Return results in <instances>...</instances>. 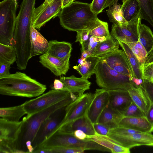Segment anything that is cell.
<instances>
[{"instance_id":"cell-20","label":"cell","mask_w":153,"mask_h":153,"mask_svg":"<svg viewBox=\"0 0 153 153\" xmlns=\"http://www.w3.org/2000/svg\"><path fill=\"white\" fill-rule=\"evenodd\" d=\"M119 125L142 133H151L153 131V126L146 117H132L123 116Z\"/></svg>"},{"instance_id":"cell-19","label":"cell","mask_w":153,"mask_h":153,"mask_svg":"<svg viewBox=\"0 0 153 153\" xmlns=\"http://www.w3.org/2000/svg\"><path fill=\"white\" fill-rule=\"evenodd\" d=\"M64 85V88L71 93L81 95L90 89L91 84L88 79L82 77L78 78L72 75L69 77L60 76L59 79Z\"/></svg>"},{"instance_id":"cell-21","label":"cell","mask_w":153,"mask_h":153,"mask_svg":"<svg viewBox=\"0 0 153 153\" xmlns=\"http://www.w3.org/2000/svg\"><path fill=\"white\" fill-rule=\"evenodd\" d=\"M49 46V42L32 26L31 30V52L30 58L45 53Z\"/></svg>"},{"instance_id":"cell-22","label":"cell","mask_w":153,"mask_h":153,"mask_svg":"<svg viewBox=\"0 0 153 153\" xmlns=\"http://www.w3.org/2000/svg\"><path fill=\"white\" fill-rule=\"evenodd\" d=\"M128 91L132 100L146 116L152 102L143 88L141 85L132 88Z\"/></svg>"},{"instance_id":"cell-46","label":"cell","mask_w":153,"mask_h":153,"mask_svg":"<svg viewBox=\"0 0 153 153\" xmlns=\"http://www.w3.org/2000/svg\"><path fill=\"white\" fill-rule=\"evenodd\" d=\"M72 135L77 138L82 140H85L88 137V135L85 132L80 130L74 131Z\"/></svg>"},{"instance_id":"cell-32","label":"cell","mask_w":153,"mask_h":153,"mask_svg":"<svg viewBox=\"0 0 153 153\" xmlns=\"http://www.w3.org/2000/svg\"><path fill=\"white\" fill-rule=\"evenodd\" d=\"M121 10L123 15L126 21L128 22L140 10V7L137 0H122Z\"/></svg>"},{"instance_id":"cell-31","label":"cell","mask_w":153,"mask_h":153,"mask_svg":"<svg viewBox=\"0 0 153 153\" xmlns=\"http://www.w3.org/2000/svg\"><path fill=\"white\" fill-rule=\"evenodd\" d=\"M121 7V5L116 2L106 10L109 20L114 25H121L128 22L123 16Z\"/></svg>"},{"instance_id":"cell-24","label":"cell","mask_w":153,"mask_h":153,"mask_svg":"<svg viewBox=\"0 0 153 153\" xmlns=\"http://www.w3.org/2000/svg\"><path fill=\"white\" fill-rule=\"evenodd\" d=\"M49 42V48L46 52L62 59L71 56L72 48L70 43L55 40L50 41Z\"/></svg>"},{"instance_id":"cell-11","label":"cell","mask_w":153,"mask_h":153,"mask_svg":"<svg viewBox=\"0 0 153 153\" xmlns=\"http://www.w3.org/2000/svg\"><path fill=\"white\" fill-rule=\"evenodd\" d=\"M142 19V14L140 9L127 23L121 25L113 24L111 36L117 40L124 42L138 41V29Z\"/></svg>"},{"instance_id":"cell-34","label":"cell","mask_w":153,"mask_h":153,"mask_svg":"<svg viewBox=\"0 0 153 153\" xmlns=\"http://www.w3.org/2000/svg\"><path fill=\"white\" fill-rule=\"evenodd\" d=\"M142 14V19L149 22L153 28V1L137 0Z\"/></svg>"},{"instance_id":"cell-37","label":"cell","mask_w":153,"mask_h":153,"mask_svg":"<svg viewBox=\"0 0 153 153\" xmlns=\"http://www.w3.org/2000/svg\"><path fill=\"white\" fill-rule=\"evenodd\" d=\"M124 43L128 45L141 65L142 64L148 55L144 46L139 41L135 42Z\"/></svg>"},{"instance_id":"cell-47","label":"cell","mask_w":153,"mask_h":153,"mask_svg":"<svg viewBox=\"0 0 153 153\" xmlns=\"http://www.w3.org/2000/svg\"><path fill=\"white\" fill-rule=\"evenodd\" d=\"M146 117L153 126V102H152L146 115Z\"/></svg>"},{"instance_id":"cell-38","label":"cell","mask_w":153,"mask_h":153,"mask_svg":"<svg viewBox=\"0 0 153 153\" xmlns=\"http://www.w3.org/2000/svg\"><path fill=\"white\" fill-rule=\"evenodd\" d=\"M123 114L124 117H146L140 109L132 101Z\"/></svg>"},{"instance_id":"cell-29","label":"cell","mask_w":153,"mask_h":153,"mask_svg":"<svg viewBox=\"0 0 153 153\" xmlns=\"http://www.w3.org/2000/svg\"><path fill=\"white\" fill-rule=\"evenodd\" d=\"M139 41L145 48L148 55L153 51V33L150 28L140 23L138 29Z\"/></svg>"},{"instance_id":"cell-30","label":"cell","mask_w":153,"mask_h":153,"mask_svg":"<svg viewBox=\"0 0 153 153\" xmlns=\"http://www.w3.org/2000/svg\"><path fill=\"white\" fill-rule=\"evenodd\" d=\"M117 40L120 45L127 56L133 72L134 76L137 79H142L141 64L128 45L124 42Z\"/></svg>"},{"instance_id":"cell-7","label":"cell","mask_w":153,"mask_h":153,"mask_svg":"<svg viewBox=\"0 0 153 153\" xmlns=\"http://www.w3.org/2000/svg\"><path fill=\"white\" fill-rule=\"evenodd\" d=\"M67 89H54L24 103L27 115H30L51 106L65 99L70 94Z\"/></svg>"},{"instance_id":"cell-35","label":"cell","mask_w":153,"mask_h":153,"mask_svg":"<svg viewBox=\"0 0 153 153\" xmlns=\"http://www.w3.org/2000/svg\"><path fill=\"white\" fill-rule=\"evenodd\" d=\"M141 69L142 79L153 81V51L141 65Z\"/></svg>"},{"instance_id":"cell-53","label":"cell","mask_w":153,"mask_h":153,"mask_svg":"<svg viewBox=\"0 0 153 153\" xmlns=\"http://www.w3.org/2000/svg\"><path fill=\"white\" fill-rule=\"evenodd\" d=\"M89 55L86 51L85 50L82 51L81 58L86 59L88 58Z\"/></svg>"},{"instance_id":"cell-49","label":"cell","mask_w":153,"mask_h":153,"mask_svg":"<svg viewBox=\"0 0 153 153\" xmlns=\"http://www.w3.org/2000/svg\"><path fill=\"white\" fill-rule=\"evenodd\" d=\"M32 142L30 140H27L26 142L25 146L26 148L29 153H33L34 148L33 146Z\"/></svg>"},{"instance_id":"cell-2","label":"cell","mask_w":153,"mask_h":153,"mask_svg":"<svg viewBox=\"0 0 153 153\" xmlns=\"http://www.w3.org/2000/svg\"><path fill=\"white\" fill-rule=\"evenodd\" d=\"M47 89L45 85L20 71L0 77V94L28 98L38 97Z\"/></svg>"},{"instance_id":"cell-5","label":"cell","mask_w":153,"mask_h":153,"mask_svg":"<svg viewBox=\"0 0 153 153\" xmlns=\"http://www.w3.org/2000/svg\"><path fill=\"white\" fill-rule=\"evenodd\" d=\"M68 147L86 150H96L111 152L108 149L93 140L79 139L74 136L57 131L38 147V149H51Z\"/></svg>"},{"instance_id":"cell-25","label":"cell","mask_w":153,"mask_h":153,"mask_svg":"<svg viewBox=\"0 0 153 153\" xmlns=\"http://www.w3.org/2000/svg\"><path fill=\"white\" fill-rule=\"evenodd\" d=\"M86 139L93 140L109 149L112 153H129L130 149L124 147L113 141L106 136L96 133L93 136H88Z\"/></svg>"},{"instance_id":"cell-9","label":"cell","mask_w":153,"mask_h":153,"mask_svg":"<svg viewBox=\"0 0 153 153\" xmlns=\"http://www.w3.org/2000/svg\"><path fill=\"white\" fill-rule=\"evenodd\" d=\"M66 107L55 111L42 123L32 143L34 149L58 129L65 116Z\"/></svg>"},{"instance_id":"cell-26","label":"cell","mask_w":153,"mask_h":153,"mask_svg":"<svg viewBox=\"0 0 153 153\" xmlns=\"http://www.w3.org/2000/svg\"><path fill=\"white\" fill-rule=\"evenodd\" d=\"M27 114L24 103L16 106L0 108V118L9 121L19 122L20 118Z\"/></svg>"},{"instance_id":"cell-13","label":"cell","mask_w":153,"mask_h":153,"mask_svg":"<svg viewBox=\"0 0 153 153\" xmlns=\"http://www.w3.org/2000/svg\"><path fill=\"white\" fill-rule=\"evenodd\" d=\"M100 56L110 68L128 76L132 81L134 77L133 72L127 56L123 50L118 49Z\"/></svg>"},{"instance_id":"cell-42","label":"cell","mask_w":153,"mask_h":153,"mask_svg":"<svg viewBox=\"0 0 153 153\" xmlns=\"http://www.w3.org/2000/svg\"><path fill=\"white\" fill-rule=\"evenodd\" d=\"M52 153H82L85 151L84 150L68 147H61L50 149Z\"/></svg>"},{"instance_id":"cell-8","label":"cell","mask_w":153,"mask_h":153,"mask_svg":"<svg viewBox=\"0 0 153 153\" xmlns=\"http://www.w3.org/2000/svg\"><path fill=\"white\" fill-rule=\"evenodd\" d=\"M22 120L13 122L0 118V153H15Z\"/></svg>"},{"instance_id":"cell-27","label":"cell","mask_w":153,"mask_h":153,"mask_svg":"<svg viewBox=\"0 0 153 153\" xmlns=\"http://www.w3.org/2000/svg\"><path fill=\"white\" fill-rule=\"evenodd\" d=\"M118 41L111 35L105 40L99 42L89 57L100 56L110 52L119 49Z\"/></svg>"},{"instance_id":"cell-3","label":"cell","mask_w":153,"mask_h":153,"mask_svg":"<svg viewBox=\"0 0 153 153\" xmlns=\"http://www.w3.org/2000/svg\"><path fill=\"white\" fill-rule=\"evenodd\" d=\"M91 9V4L74 1L62 8L58 16L61 25L69 31L88 29L98 18Z\"/></svg>"},{"instance_id":"cell-50","label":"cell","mask_w":153,"mask_h":153,"mask_svg":"<svg viewBox=\"0 0 153 153\" xmlns=\"http://www.w3.org/2000/svg\"><path fill=\"white\" fill-rule=\"evenodd\" d=\"M132 81L135 86L137 87L140 86L142 84L143 80L142 79H137L134 77L133 78Z\"/></svg>"},{"instance_id":"cell-1","label":"cell","mask_w":153,"mask_h":153,"mask_svg":"<svg viewBox=\"0 0 153 153\" xmlns=\"http://www.w3.org/2000/svg\"><path fill=\"white\" fill-rule=\"evenodd\" d=\"M77 95L70 93L64 99L48 108L23 118L20 132L16 145V153H29L26 142H33L42 123L56 110L67 106L77 97Z\"/></svg>"},{"instance_id":"cell-15","label":"cell","mask_w":153,"mask_h":153,"mask_svg":"<svg viewBox=\"0 0 153 153\" xmlns=\"http://www.w3.org/2000/svg\"><path fill=\"white\" fill-rule=\"evenodd\" d=\"M109 95L108 90L102 88L96 89L93 94L86 115L93 124L97 122L101 114L108 105Z\"/></svg>"},{"instance_id":"cell-40","label":"cell","mask_w":153,"mask_h":153,"mask_svg":"<svg viewBox=\"0 0 153 153\" xmlns=\"http://www.w3.org/2000/svg\"><path fill=\"white\" fill-rule=\"evenodd\" d=\"M77 32L75 42H79L81 45L82 51L85 50V45L89 38V32L88 29H83Z\"/></svg>"},{"instance_id":"cell-17","label":"cell","mask_w":153,"mask_h":153,"mask_svg":"<svg viewBox=\"0 0 153 153\" xmlns=\"http://www.w3.org/2000/svg\"><path fill=\"white\" fill-rule=\"evenodd\" d=\"M77 130L82 131L88 136L96 134L93 124L86 114L65 123L60 127L56 131L72 135L73 132Z\"/></svg>"},{"instance_id":"cell-44","label":"cell","mask_w":153,"mask_h":153,"mask_svg":"<svg viewBox=\"0 0 153 153\" xmlns=\"http://www.w3.org/2000/svg\"><path fill=\"white\" fill-rule=\"evenodd\" d=\"M96 133L104 136H107L111 129L106 125L100 123H97L93 124Z\"/></svg>"},{"instance_id":"cell-6","label":"cell","mask_w":153,"mask_h":153,"mask_svg":"<svg viewBox=\"0 0 153 153\" xmlns=\"http://www.w3.org/2000/svg\"><path fill=\"white\" fill-rule=\"evenodd\" d=\"M17 7V1L14 0L0 3V43L12 45Z\"/></svg>"},{"instance_id":"cell-28","label":"cell","mask_w":153,"mask_h":153,"mask_svg":"<svg viewBox=\"0 0 153 153\" xmlns=\"http://www.w3.org/2000/svg\"><path fill=\"white\" fill-rule=\"evenodd\" d=\"M102 59L100 56H90L86 59L85 63L84 65H78L74 66L73 68L79 72L81 77L88 79L91 77L92 75L95 74L96 66Z\"/></svg>"},{"instance_id":"cell-45","label":"cell","mask_w":153,"mask_h":153,"mask_svg":"<svg viewBox=\"0 0 153 153\" xmlns=\"http://www.w3.org/2000/svg\"><path fill=\"white\" fill-rule=\"evenodd\" d=\"M12 64L2 59H0V77L10 74V70Z\"/></svg>"},{"instance_id":"cell-14","label":"cell","mask_w":153,"mask_h":153,"mask_svg":"<svg viewBox=\"0 0 153 153\" xmlns=\"http://www.w3.org/2000/svg\"><path fill=\"white\" fill-rule=\"evenodd\" d=\"M93 94L88 93L78 96L75 100L66 106L65 116L59 128L67 123L86 114Z\"/></svg>"},{"instance_id":"cell-39","label":"cell","mask_w":153,"mask_h":153,"mask_svg":"<svg viewBox=\"0 0 153 153\" xmlns=\"http://www.w3.org/2000/svg\"><path fill=\"white\" fill-rule=\"evenodd\" d=\"M91 36L85 46V50L88 52L89 55V56L91 54L99 42L106 39L105 38H99L93 36Z\"/></svg>"},{"instance_id":"cell-48","label":"cell","mask_w":153,"mask_h":153,"mask_svg":"<svg viewBox=\"0 0 153 153\" xmlns=\"http://www.w3.org/2000/svg\"><path fill=\"white\" fill-rule=\"evenodd\" d=\"M64 87V84L60 79H56L54 80L53 89L61 90L63 89Z\"/></svg>"},{"instance_id":"cell-54","label":"cell","mask_w":153,"mask_h":153,"mask_svg":"<svg viewBox=\"0 0 153 153\" xmlns=\"http://www.w3.org/2000/svg\"><path fill=\"white\" fill-rule=\"evenodd\" d=\"M53 0H45V1L48 4L50 3Z\"/></svg>"},{"instance_id":"cell-51","label":"cell","mask_w":153,"mask_h":153,"mask_svg":"<svg viewBox=\"0 0 153 153\" xmlns=\"http://www.w3.org/2000/svg\"><path fill=\"white\" fill-rule=\"evenodd\" d=\"M118 0H107L104 6V9L108 7H110L116 2H118Z\"/></svg>"},{"instance_id":"cell-12","label":"cell","mask_w":153,"mask_h":153,"mask_svg":"<svg viewBox=\"0 0 153 153\" xmlns=\"http://www.w3.org/2000/svg\"><path fill=\"white\" fill-rule=\"evenodd\" d=\"M62 0H53L50 4L45 2L35 8L33 13L32 26L39 30L52 18L58 16L62 8Z\"/></svg>"},{"instance_id":"cell-52","label":"cell","mask_w":153,"mask_h":153,"mask_svg":"<svg viewBox=\"0 0 153 153\" xmlns=\"http://www.w3.org/2000/svg\"><path fill=\"white\" fill-rule=\"evenodd\" d=\"M74 0H62V8L67 6L72 3Z\"/></svg>"},{"instance_id":"cell-18","label":"cell","mask_w":153,"mask_h":153,"mask_svg":"<svg viewBox=\"0 0 153 153\" xmlns=\"http://www.w3.org/2000/svg\"><path fill=\"white\" fill-rule=\"evenodd\" d=\"M108 91V105L113 109L123 114L132 101L128 91L116 90Z\"/></svg>"},{"instance_id":"cell-33","label":"cell","mask_w":153,"mask_h":153,"mask_svg":"<svg viewBox=\"0 0 153 153\" xmlns=\"http://www.w3.org/2000/svg\"><path fill=\"white\" fill-rule=\"evenodd\" d=\"M88 29L90 35L97 37L107 38L111 35L108 23L100 20L98 18Z\"/></svg>"},{"instance_id":"cell-56","label":"cell","mask_w":153,"mask_h":153,"mask_svg":"<svg viewBox=\"0 0 153 153\" xmlns=\"http://www.w3.org/2000/svg\"><path fill=\"white\" fill-rule=\"evenodd\" d=\"M152 1H153V0H152Z\"/></svg>"},{"instance_id":"cell-16","label":"cell","mask_w":153,"mask_h":153,"mask_svg":"<svg viewBox=\"0 0 153 153\" xmlns=\"http://www.w3.org/2000/svg\"><path fill=\"white\" fill-rule=\"evenodd\" d=\"M71 56L62 59L45 52L39 57V62L56 76L65 75L70 68L69 59Z\"/></svg>"},{"instance_id":"cell-23","label":"cell","mask_w":153,"mask_h":153,"mask_svg":"<svg viewBox=\"0 0 153 153\" xmlns=\"http://www.w3.org/2000/svg\"><path fill=\"white\" fill-rule=\"evenodd\" d=\"M123 117V114L113 109L108 104L101 114L97 123L103 124L111 129L118 126Z\"/></svg>"},{"instance_id":"cell-41","label":"cell","mask_w":153,"mask_h":153,"mask_svg":"<svg viewBox=\"0 0 153 153\" xmlns=\"http://www.w3.org/2000/svg\"><path fill=\"white\" fill-rule=\"evenodd\" d=\"M107 0H93L91 4L92 11L97 15L102 12Z\"/></svg>"},{"instance_id":"cell-4","label":"cell","mask_w":153,"mask_h":153,"mask_svg":"<svg viewBox=\"0 0 153 153\" xmlns=\"http://www.w3.org/2000/svg\"><path fill=\"white\" fill-rule=\"evenodd\" d=\"M94 74L97 85L102 88L128 91L137 87L128 76L110 68L102 59L97 65Z\"/></svg>"},{"instance_id":"cell-10","label":"cell","mask_w":153,"mask_h":153,"mask_svg":"<svg viewBox=\"0 0 153 153\" xmlns=\"http://www.w3.org/2000/svg\"><path fill=\"white\" fill-rule=\"evenodd\" d=\"M106 136L115 143L129 149L142 146L153 147V134L151 133L121 134L109 130Z\"/></svg>"},{"instance_id":"cell-36","label":"cell","mask_w":153,"mask_h":153,"mask_svg":"<svg viewBox=\"0 0 153 153\" xmlns=\"http://www.w3.org/2000/svg\"><path fill=\"white\" fill-rule=\"evenodd\" d=\"M0 59L12 65L16 62L17 55L14 46L0 43Z\"/></svg>"},{"instance_id":"cell-55","label":"cell","mask_w":153,"mask_h":153,"mask_svg":"<svg viewBox=\"0 0 153 153\" xmlns=\"http://www.w3.org/2000/svg\"><path fill=\"white\" fill-rule=\"evenodd\" d=\"M15 0V1H17V0Z\"/></svg>"},{"instance_id":"cell-43","label":"cell","mask_w":153,"mask_h":153,"mask_svg":"<svg viewBox=\"0 0 153 153\" xmlns=\"http://www.w3.org/2000/svg\"><path fill=\"white\" fill-rule=\"evenodd\" d=\"M143 80L141 85L146 91L152 103L153 102V81L145 79Z\"/></svg>"}]
</instances>
